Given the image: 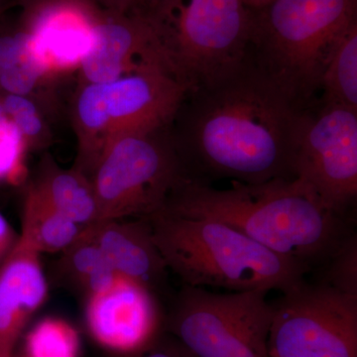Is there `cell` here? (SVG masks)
Listing matches in <instances>:
<instances>
[{
    "label": "cell",
    "instance_id": "4dcf8cb0",
    "mask_svg": "<svg viewBox=\"0 0 357 357\" xmlns=\"http://www.w3.org/2000/svg\"><path fill=\"white\" fill-rule=\"evenodd\" d=\"M0 9H1V0H0Z\"/></svg>",
    "mask_w": 357,
    "mask_h": 357
},
{
    "label": "cell",
    "instance_id": "4316f807",
    "mask_svg": "<svg viewBox=\"0 0 357 357\" xmlns=\"http://www.w3.org/2000/svg\"><path fill=\"white\" fill-rule=\"evenodd\" d=\"M13 246V234L8 222L0 213V262H3Z\"/></svg>",
    "mask_w": 357,
    "mask_h": 357
},
{
    "label": "cell",
    "instance_id": "f1b7e54d",
    "mask_svg": "<svg viewBox=\"0 0 357 357\" xmlns=\"http://www.w3.org/2000/svg\"><path fill=\"white\" fill-rule=\"evenodd\" d=\"M10 121V119L7 116L6 110H4L3 105H2L1 96H0V128L6 126L7 122Z\"/></svg>",
    "mask_w": 357,
    "mask_h": 357
},
{
    "label": "cell",
    "instance_id": "83f0119b",
    "mask_svg": "<svg viewBox=\"0 0 357 357\" xmlns=\"http://www.w3.org/2000/svg\"><path fill=\"white\" fill-rule=\"evenodd\" d=\"M271 1H273V0H243L244 3L250 10L261 9Z\"/></svg>",
    "mask_w": 357,
    "mask_h": 357
},
{
    "label": "cell",
    "instance_id": "9a60e30c",
    "mask_svg": "<svg viewBox=\"0 0 357 357\" xmlns=\"http://www.w3.org/2000/svg\"><path fill=\"white\" fill-rule=\"evenodd\" d=\"M93 239L121 276L146 287L161 278L166 266L152 241L149 223L105 225Z\"/></svg>",
    "mask_w": 357,
    "mask_h": 357
},
{
    "label": "cell",
    "instance_id": "f546056e",
    "mask_svg": "<svg viewBox=\"0 0 357 357\" xmlns=\"http://www.w3.org/2000/svg\"><path fill=\"white\" fill-rule=\"evenodd\" d=\"M155 0H137L136 1V8L139 9V10H143V9L147 8L148 6H151Z\"/></svg>",
    "mask_w": 357,
    "mask_h": 357
},
{
    "label": "cell",
    "instance_id": "4fadbf2b",
    "mask_svg": "<svg viewBox=\"0 0 357 357\" xmlns=\"http://www.w3.org/2000/svg\"><path fill=\"white\" fill-rule=\"evenodd\" d=\"M100 9L57 4L23 14L33 56L49 77L79 70L93 42V27Z\"/></svg>",
    "mask_w": 357,
    "mask_h": 357
},
{
    "label": "cell",
    "instance_id": "ba28073f",
    "mask_svg": "<svg viewBox=\"0 0 357 357\" xmlns=\"http://www.w3.org/2000/svg\"><path fill=\"white\" fill-rule=\"evenodd\" d=\"M273 307L270 357H357V295L304 280Z\"/></svg>",
    "mask_w": 357,
    "mask_h": 357
},
{
    "label": "cell",
    "instance_id": "cb8c5ba5",
    "mask_svg": "<svg viewBox=\"0 0 357 357\" xmlns=\"http://www.w3.org/2000/svg\"><path fill=\"white\" fill-rule=\"evenodd\" d=\"M136 357H197L175 337L172 340H156L142 351L136 352Z\"/></svg>",
    "mask_w": 357,
    "mask_h": 357
},
{
    "label": "cell",
    "instance_id": "d4e9b609",
    "mask_svg": "<svg viewBox=\"0 0 357 357\" xmlns=\"http://www.w3.org/2000/svg\"><path fill=\"white\" fill-rule=\"evenodd\" d=\"M21 2L24 6V13H31L43 7L57 6V4H77V6L98 8L95 0H21Z\"/></svg>",
    "mask_w": 357,
    "mask_h": 357
},
{
    "label": "cell",
    "instance_id": "7a4b0ae2",
    "mask_svg": "<svg viewBox=\"0 0 357 357\" xmlns=\"http://www.w3.org/2000/svg\"><path fill=\"white\" fill-rule=\"evenodd\" d=\"M163 210L225 223L309 271L323 267L351 234L347 217L298 178L231 182L223 190L184 180Z\"/></svg>",
    "mask_w": 357,
    "mask_h": 357
},
{
    "label": "cell",
    "instance_id": "9c48e42d",
    "mask_svg": "<svg viewBox=\"0 0 357 357\" xmlns=\"http://www.w3.org/2000/svg\"><path fill=\"white\" fill-rule=\"evenodd\" d=\"M295 178L340 215L357 197V109L316 100L301 112Z\"/></svg>",
    "mask_w": 357,
    "mask_h": 357
},
{
    "label": "cell",
    "instance_id": "7c38bea8",
    "mask_svg": "<svg viewBox=\"0 0 357 357\" xmlns=\"http://www.w3.org/2000/svg\"><path fill=\"white\" fill-rule=\"evenodd\" d=\"M152 57L153 35L138 9L126 13L100 10L93 27V42L79 70L83 84L109 83Z\"/></svg>",
    "mask_w": 357,
    "mask_h": 357
},
{
    "label": "cell",
    "instance_id": "8fae6325",
    "mask_svg": "<svg viewBox=\"0 0 357 357\" xmlns=\"http://www.w3.org/2000/svg\"><path fill=\"white\" fill-rule=\"evenodd\" d=\"M156 307L149 289L119 275L109 288L91 294L88 324L93 337L121 354L142 351L156 338Z\"/></svg>",
    "mask_w": 357,
    "mask_h": 357
},
{
    "label": "cell",
    "instance_id": "6da1fadb",
    "mask_svg": "<svg viewBox=\"0 0 357 357\" xmlns=\"http://www.w3.org/2000/svg\"><path fill=\"white\" fill-rule=\"evenodd\" d=\"M302 109L250 51L229 72L187 93L171 124L185 180L261 184L294 178Z\"/></svg>",
    "mask_w": 357,
    "mask_h": 357
},
{
    "label": "cell",
    "instance_id": "3957f363",
    "mask_svg": "<svg viewBox=\"0 0 357 357\" xmlns=\"http://www.w3.org/2000/svg\"><path fill=\"white\" fill-rule=\"evenodd\" d=\"M148 222L164 264L187 286L284 293L309 272L218 220L161 210Z\"/></svg>",
    "mask_w": 357,
    "mask_h": 357
},
{
    "label": "cell",
    "instance_id": "603a6c76",
    "mask_svg": "<svg viewBox=\"0 0 357 357\" xmlns=\"http://www.w3.org/2000/svg\"><path fill=\"white\" fill-rule=\"evenodd\" d=\"M27 143L13 122L0 128V181L18 182L24 174Z\"/></svg>",
    "mask_w": 357,
    "mask_h": 357
},
{
    "label": "cell",
    "instance_id": "52a82bcc",
    "mask_svg": "<svg viewBox=\"0 0 357 357\" xmlns=\"http://www.w3.org/2000/svg\"><path fill=\"white\" fill-rule=\"evenodd\" d=\"M267 294H218L185 285L171 319V332L197 357H270L274 307Z\"/></svg>",
    "mask_w": 357,
    "mask_h": 357
},
{
    "label": "cell",
    "instance_id": "7402d4cb",
    "mask_svg": "<svg viewBox=\"0 0 357 357\" xmlns=\"http://www.w3.org/2000/svg\"><path fill=\"white\" fill-rule=\"evenodd\" d=\"M321 282L342 292L357 295V239L351 234L323 266Z\"/></svg>",
    "mask_w": 357,
    "mask_h": 357
},
{
    "label": "cell",
    "instance_id": "ffe728a7",
    "mask_svg": "<svg viewBox=\"0 0 357 357\" xmlns=\"http://www.w3.org/2000/svg\"><path fill=\"white\" fill-rule=\"evenodd\" d=\"M7 116L20 130L27 145L40 144L48 136V128L38 103L30 96L0 95Z\"/></svg>",
    "mask_w": 357,
    "mask_h": 357
},
{
    "label": "cell",
    "instance_id": "277c9868",
    "mask_svg": "<svg viewBox=\"0 0 357 357\" xmlns=\"http://www.w3.org/2000/svg\"><path fill=\"white\" fill-rule=\"evenodd\" d=\"M252 13L249 51L302 109L318 100L333 47L357 22V0H273Z\"/></svg>",
    "mask_w": 357,
    "mask_h": 357
},
{
    "label": "cell",
    "instance_id": "8992f818",
    "mask_svg": "<svg viewBox=\"0 0 357 357\" xmlns=\"http://www.w3.org/2000/svg\"><path fill=\"white\" fill-rule=\"evenodd\" d=\"M91 169L100 222L129 215L150 218L165 208L185 180L171 126L112 138Z\"/></svg>",
    "mask_w": 357,
    "mask_h": 357
},
{
    "label": "cell",
    "instance_id": "2e32d148",
    "mask_svg": "<svg viewBox=\"0 0 357 357\" xmlns=\"http://www.w3.org/2000/svg\"><path fill=\"white\" fill-rule=\"evenodd\" d=\"M33 190L53 210L77 225L98 220L95 192L83 174L54 168Z\"/></svg>",
    "mask_w": 357,
    "mask_h": 357
},
{
    "label": "cell",
    "instance_id": "ac0fdd59",
    "mask_svg": "<svg viewBox=\"0 0 357 357\" xmlns=\"http://www.w3.org/2000/svg\"><path fill=\"white\" fill-rule=\"evenodd\" d=\"M79 234V225L53 210L34 190L30 191L21 241L36 252L57 251L72 245Z\"/></svg>",
    "mask_w": 357,
    "mask_h": 357
},
{
    "label": "cell",
    "instance_id": "44dd1931",
    "mask_svg": "<svg viewBox=\"0 0 357 357\" xmlns=\"http://www.w3.org/2000/svg\"><path fill=\"white\" fill-rule=\"evenodd\" d=\"M73 265L88 284L91 294L109 288L119 276L93 238L75 249Z\"/></svg>",
    "mask_w": 357,
    "mask_h": 357
},
{
    "label": "cell",
    "instance_id": "5b68a950",
    "mask_svg": "<svg viewBox=\"0 0 357 357\" xmlns=\"http://www.w3.org/2000/svg\"><path fill=\"white\" fill-rule=\"evenodd\" d=\"M140 11L159 60L187 93L222 76L248 53L252 13L243 0H155Z\"/></svg>",
    "mask_w": 357,
    "mask_h": 357
},
{
    "label": "cell",
    "instance_id": "d6986e66",
    "mask_svg": "<svg viewBox=\"0 0 357 357\" xmlns=\"http://www.w3.org/2000/svg\"><path fill=\"white\" fill-rule=\"evenodd\" d=\"M26 349L28 357H77L79 337L69 324L47 319L29 333Z\"/></svg>",
    "mask_w": 357,
    "mask_h": 357
},
{
    "label": "cell",
    "instance_id": "484cf974",
    "mask_svg": "<svg viewBox=\"0 0 357 357\" xmlns=\"http://www.w3.org/2000/svg\"><path fill=\"white\" fill-rule=\"evenodd\" d=\"M137 0H95L100 10L109 13H126L136 8Z\"/></svg>",
    "mask_w": 357,
    "mask_h": 357
},
{
    "label": "cell",
    "instance_id": "30bf717a",
    "mask_svg": "<svg viewBox=\"0 0 357 357\" xmlns=\"http://www.w3.org/2000/svg\"><path fill=\"white\" fill-rule=\"evenodd\" d=\"M102 86L107 143L123 134L170 126L188 93L157 57Z\"/></svg>",
    "mask_w": 357,
    "mask_h": 357
},
{
    "label": "cell",
    "instance_id": "e0dca14e",
    "mask_svg": "<svg viewBox=\"0 0 357 357\" xmlns=\"http://www.w3.org/2000/svg\"><path fill=\"white\" fill-rule=\"evenodd\" d=\"M319 102L357 109V22L333 47L319 82Z\"/></svg>",
    "mask_w": 357,
    "mask_h": 357
},
{
    "label": "cell",
    "instance_id": "5bb4252c",
    "mask_svg": "<svg viewBox=\"0 0 357 357\" xmlns=\"http://www.w3.org/2000/svg\"><path fill=\"white\" fill-rule=\"evenodd\" d=\"M37 255L20 239L0 267V357L11 356L26 321L46 296Z\"/></svg>",
    "mask_w": 357,
    "mask_h": 357
}]
</instances>
